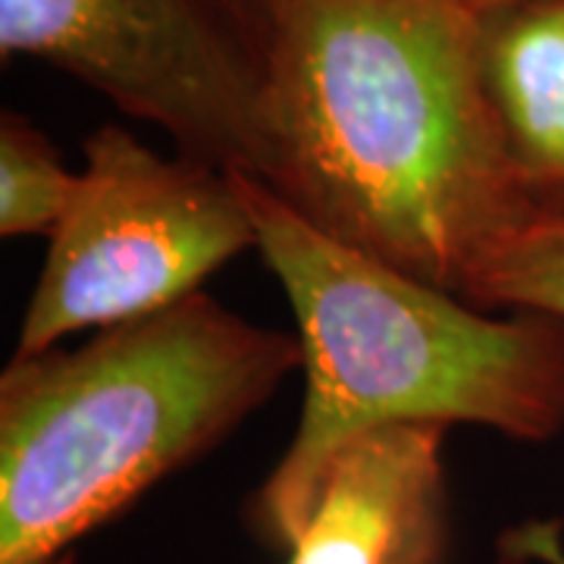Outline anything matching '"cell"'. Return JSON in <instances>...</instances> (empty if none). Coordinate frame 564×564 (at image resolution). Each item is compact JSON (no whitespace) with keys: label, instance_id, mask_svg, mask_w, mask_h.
<instances>
[{"label":"cell","instance_id":"obj_1","mask_svg":"<svg viewBox=\"0 0 564 564\" xmlns=\"http://www.w3.org/2000/svg\"><path fill=\"white\" fill-rule=\"evenodd\" d=\"M276 173L326 236L462 295L540 207L508 154L467 0H273Z\"/></svg>","mask_w":564,"mask_h":564},{"label":"cell","instance_id":"obj_2","mask_svg":"<svg viewBox=\"0 0 564 564\" xmlns=\"http://www.w3.org/2000/svg\"><path fill=\"white\" fill-rule=\"evenodd\" d=\"M239 180L258 251L292 304L304 370L299 430L254 499L267 545L289 552L326 464L373 426L470 423L524 443L562 433L564 321L496 317L326 236L263 182Z\"/></svg>","mask_w":564,"mask_h":564},{"label":"cell","instance_id":"obj_3","mask_svg":"<svg viewBox=\"0 0 564 564\" xmlns=\"http://www.w3.org/2000/svg\"><path fill=\"white\" fill-rule=\"evenodd\" d=\"M302 370V343L195 292L13 355L0 377V564H54L220 445Z\"/></svg>","mask_w":564,"mask_h":564},{"label":"cell","instance_id":"obj_4","mask_svg":"<svg viewBox=\"0 0 564 564\" xmlns=\"http://www.w3.org/2000/svg\"><path fill=\"white\" fill-rule=\"evenodd\" d=\"M0 57L73 76L176 154L273 182V0H0Z\"/></svg>","mask_w":564,"mask_h":564},{"label":"cell","instance_id":"obj_5","mask_svg":"<svg viewBox=\"0 0 564 564\" xmlns=\"http://www.w3.org/2000/svg\"><path fill=\"white\" fill-rule=\"evenodd\" d=\"M79 185L47 239L17 351L158 314L248 248L258 229L242 180L195 158H163L117 122L82 148Z\"/></svg>","mask_w":564,"mask_h":564},{"label":"cell","instance_id":"obj_6","mask_svg":"<svg viewBox=\"0 0 564 564\" xmlns=\"http://www.w3.org/2000/svg\"><path fill=\"white\" fill-rule=\"evenodd\" d=\"M445 426L392 423L358 433L323 470L285 564H443Z\"/></svg>","mask_w":564,"mask_h":564},{"label":"cell","instance_id":"obj_7","mask_svg":"<svg viewBox=\"0 0 564 564\" xmlns=\"http://www.w3.org/2000/svg\"><path fill=\"white\" fill-rule=\"evenodd\" d=\"M480 66L530 198L564 210V0L480 10Z\"/></svg>","mask_w":564,"mask_h":564},{"label":"cell","instance_id":"obj_8","mask_svg":"<svg viewBox=\"0 0 564 564\" xmlns=\"http://www.w3.org/2000/svg\"><path fill=\"white\" fill-rule=\"evenodd\" d=\"M462 299L484 311H536L564 321V210H536L492 245Z\"/></svg>","mask_w":564,"mask_h":564},{"label":"cell","instance_id":"obj_9","mask_svg":"<svg viewBox=\"0 0 564 564\" xmlns=\"http://www.w3.org/2000/svg\"><path fill=\"white\" fill-rule=\"evenodd\" d=\"M79 173L66 170L54 141L17 110L0 117V236H47L69 210Z\"/></svg>","mask_w":564,"mask_h":564},{"label":"cell","instance_id":"obj_10","mask_svg":"<svg viewBox=\"0 0 564 564\" xmlns=\"http://www.w3.org/2000/svg\"><path fill=\"white\" fill-rule=\"evenodd\" d=\"M502 555L514 564H564V533L555 521H530L502 536Z\"/></svg>","mask_w":564,"mask_h":564},{"label":"cell","instance_id":"obj_11","mask_svg":"<svg viewBox=\"0 0 564 564\" xmlns=\"http://www.w3.org/2000/svg\"><path fill=\"white\" fill-rule=\"evenodd\" d=\"M474 10H489V7H499V3H511V0H467Z\"/></svg>","mask_w":564,"mask_h":564},{"label":"cell","instance_id":"obj_12","mask_svg":"<svg viewBox=\"0 0 564 564\" xmlns=\"http://www.w3.org/2000/svg\"><path fill=\"white\" fill-rule=\"evenodd\" d=\"M54 564H73V555H66V558H61V562H54Z\"/></svg>","mask_w":564,"mask_h":564}]
</instances>
